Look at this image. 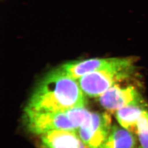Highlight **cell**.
<instances>
[{"label": "cell", "mask_w": 148, "mask_h": 148, "mask_svg": "<svg viewBox=\"0 0 148 148\" xmlns=\"http://www.w3.org/2000/svg\"><path fill=\"white\" fill-rule=\"evenodd\" d=\"M85 95L77 79L59 68L50 72L40 82L25 109L42 112L65 111L84 108Z\"/></svg>", "instance_id": "obj_1"}, {"label": "cell", "mask_w": 148, "mask_h": 148, "mask_svg": "<svg viewBox=\"0 0 148 148\" xmlns=\"http://www.w3.org/2000/svg\"><path fill=\"white\" fill-rule=\"evenodd\" d=\"M24 122L27 130L40 136L53 130L77 131L86 121L90 112L84 108L65 111L42 112L25 109Z\"/></svg>", "instance_id": "obj_2"}, {"label": "cell", "mask_w": 148, "mask_h": 148, "mask_svg": "<svg viewBox=\"0 0 148 148\" xmlns=\"http://www.w3.org/2000/svg\"><path fill=\"white\" fill-rule=\"evenodd\" d=\"M135 68L131 59L112 58L106 67L87 74L77 81L85 95L100 97L118 82L130 79Z\"/></svg>", "instance_id": "obj_3"}, {"label": "cell", "mask_w": 148, "mask_h": 148, "mask_svg": "<svg viewBox=\"0 0 148 148\" xmlns=\"http://www.w3.org/2000/svg\"><path fill=\"white\" fill-rule=\"evenodd\" d=\"M111 119L108 113L91 112L77 133L88 148H101L111 129Z\"/></svg>", "instance_id": "obj_4"}, {"label": "cell", "mask_w": 148, "mask_h": 148, "mask_svg": "<svg viewBox=\"0 0 148 148\" xmlns=\"http://www.w3.org/2000/svg\"><path fill=\"white\" fill-rule=\"evenodd\" d=\"M99 102L103 108L110 111H116L128 106L147 104L134 87H121L117 85L111 87L101 95Z\"/></svg>", "instance_id": "obj_5"}, {"label": "cell", "mask_w": 148, "mask_h": 148, "mask_svg": "<svg viewBox=\"0 0 148 148\" xmlns=\"http://www.w3.org/2000/svg\"><path fill=\"white\" fill-rule=\"evenodd\" d=\"M39 137L41 148H88L75 131L53 130Z\"/></svg>", "instance_id": "obj_6"}, {"label": "cell", "mask_w": 148, "mask_h": 148, "mask_svg": "<svg viewBox=\"0 0 148 148\" xmlns=\"http://www.w3.org/2000/svg\"><path fill=\"white\" fill-rule=\"evenodd\" d=\"M112 58H93L65 64L60 68L69 76L79 79L87 74L106 67Z\"/></svg>", "instance_id": "obj_7"}, {"label": "cell", "mask_w": 148, "mask_h": 148, "mask_svg": "<svg viewBox=\"0 0 148 148\" xmlns=\"http://www.w3.org/2000/svg\"><path fill=\"white\" fill-rule=\"evenodd\" d=\"M146 110H148L147 104L128 106L117 110L115 116L122 127L136 134L138 121Z\"/></svg>", "instance_id": "obj_8"}, {"label": "cell", "mask_w": 148, "mask_h": 148, "mask_svg": "<svg viewBox=\"0 0 148 148\" xmlns=\"http://www.w3.org/2000/svg\"><path fill=\"white\" fill-rule=\"evenodd\" d=\"M136 139L133 133L123 127L112 126L101 148H135Z\"/></svg>", "instance_id": "obj_9"}, {"label": "cell", "mask_w": 148, "mask_h": 148, "mask_svg": "<svg viewBox=\"0 0 148 148\" xmlns=\"http://www.w3.org/2000/svg\"><path fill=\"white\" fill-rule=\"evenodd\" d=\"M138 139L142 148H148V110L143 112L137 126Z\"/></svg>", "instance_id": "obj_10"}]
</instances>
